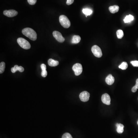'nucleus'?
I'll return each mask as SVG.
<instances>
[{
    "mask_svg": "<svg viewBox=\"0 0 138 138\" xmlns=\"http://www.w3.org/2000/svg\"><path fill=\"white\" fill-rule=\"evenodd\" d=\"M116 126L117 127V131L118 133L119 134H122L123 132V128L124 126L121 123H117L116 124Z\"/></svg>",
    "mask_w": 138,
    "mask_h": 138,
    "instance_id": "2eb2a0df",
    "label": "nucleus"
},
{
    "mask_svg": "<svg viewBox=\"0 0 138 138\" xmlns=\"http://www.w3.org/2000/svg\"><path fill=\"white\" fill-rule=\"evenodd\" d=\"M92 52L96 57L100 58L103 55L101 50L97 45H94L91 48Z\"/></svg>",
    "mask_w": 138,
    "mask_h": 138,
    "instance_id": "20e7f679",
    "label": "nucleus"
},
{
    "mask_svg": "<svg viewBox=\"0 0 138 138\" xmlns=\"http://www.w3.org/2000/svg\"><path fill=\"white\" fill-rule=\"evenodd\" d=\"M22 34L32 41L37 40V34L34 30L30 28H26L22 31Z\"/></svg>",
    "mask_w": 138,
    "mask_h": 138,
    "instance_id": "f257e3e1",
    "label": "nucleus"
},
{
    "mask_svg": "<svg viewBox=\"0 0 138 138\" xmlns=\"http://www.w3.org/2000/svg\"><path fill=\"white\" fill-rule=\"evenodd\" d=\"M137 88L136 87H135V86H134V87L132 88V92H136L137 91Z\"/></svg>",
    "mask_w": 138,
    "mask_h": 138,
    "instance_id": "bb28decb",
    "label": "nucleus"
},
{
    "mask_svg": "<svg viewBox=\"0 0 138 138\" xmlns=\"http://www.w3.org/2000/svg\"><path fill=\"white\" fill-rule=\"evenodd\" d=\"M5 69V63L4 62H2L0 63V73H3Z\"/></svg>",
    "mask_w": 138,
    "mask_h": 138,
    "instance_id": "aec40b11",
    "label": "nucleus"
},
{
    "mask_svg": "<svg viewBox=\"0 0 138 138\" xmlns=\"http://www.w3.org/2000/svg\"><path fill=\"white\" fill-rule=\"evenodd\" d=\"M115 79L111 74H109L106 78V83L109 85H111L114 83Z\"/></svg>",
    "mask_w": 138,
    "mask_h": 138,
    "instance_id": "9d476101",
    "label": "nucleus"
},
{
    "mask_svg": "<svg viewBox=\"0 0 138 138\" xmlns=\"http://www.w3.org/2000/svg\"><path fill=\"white\" fill-rule=\"evenodd\" d=\"M62 138H73L71 135L68 133L64 134L62 137Z\"/></svg>",
    "mask_w": 138,
    "mask_h": 138,
    "instance_id": "412c9836",
    "label": "nucleus"
},
{
    "mask_svg": "<svg viewBox=\"0 0 138 138\" xmlns=\"http://www.w3.org/2000/svg\"><path fill=\"white\" fill-rule=\"evenodd\" d=\"M135 87L137 88V89H138V78L137 79V80H136V84L135 85Z\"/></svg>",
    "mask_w": 138,
    "mask_h": 138,
    "instance_id": "cd10ccee",
    "label": "nucleus"
},
{
    "mask_svg": "<svg viewBox=\"0 0 138 138\" xmlns=\"http://www.w3.org/2000/svg\"><path fill=\"white\" fill-rule=\"evenodd\" d=\"M48 65L51 67H54L58 66L59 65V62L55 61L52 59H50L48 61Z\"/></svg>",
    "mask_w": 138,
    "mask_h": 138,
    "instance_id": "f8f14e48",
    "label": "nucleus"
},
{
    "mask_svg": "<svg viewBox=\"0 0 138 138\" xmlns=\"http://www.w3.org/2000/svg\"><path fill=\"white\" fill-rule=\"evenodd\" d=\"M74 1V0H67L66 4L67 5H70L73 3Z\"/></svg>",
    "mask_w": 138,
    "mask_h": 138,
    "instance_id": "393cba45",
    "label": "nucleus"
},
{
    "mask_svg": "<svg viewBox=\"0 0 138 138\" xmlns=\"http://www.w3.org/2000/svg\"><path fill=\"white\" fill-rule=\"evenodd\" d=\"M59 21L61 25L65 28H68L70 27L71 23L69 20L66 16L65 15L60 16Z\"/></svg>",
    "mask_w": 138,
    "mask_h": 138,
    "instance_id": "f03ea898",
    "label": "nucleus"
},
{
    "mask_svg": "<svg viewBox=\"0 0 138 138\" xmlns=\"http://www.w3.org/2000/svg\"><path fill=\"white\" fill-rule=\"evenodd\" d=\"M83 14L86 15V17H87V16L91 15L92 11L89 8H83Z\"/></svg>",
    "mask_w": 138,
    "mask_h": 138,
    "instance_id": "f3484780",
    "label": "nucleus"
},
{
    "mask_svg": "<svg viewBox=\"0 0 138 138\" xmlns=\"http://www.w3.org/2000/svg\"><path fill=\"white\" fill-rule=\"evenodd\" d=\"M41 68L42 70H46V65L44 64H42L41 65Z\"/></svg>",
    "mask_w": 138,
    "mask_h": 138,
    "instance_id": "a878e982",
    "label": "nucleus"
},
{
    "mask_svg": "<svg viewBox=\"0 0 138 138\" xmlns=\"http://www.w3.org/2000/svg\"><path fill=\"white\" fill-rule=\"evenodd\" d=\"M128 64L126 62H123L122 64L119 66V68L123 70H125L128 68Z\"/></svg>",
    "mask_w": 138,
    "mask_h": 138,
    "instance_id": "6ab92c4d",
    "label": "nucleus"
},
{
    "mask_svg": "<svg viewBox=\"0 0 138 138\" xmlns=\"http://www.w3.org/2000/svg\"><path fill=\"white\" fill-rule=\"evenodd\" d=\"M17 71H19L20 72H23L24 71V69L22 66H19L17 65H15L14 67L11 68V71L12 73H15Z\"/></svg>",
    "mask_w": 138,
    "mask_h": 138,
    "instance_id": "9b49d317",
    "label": "nucleus"
},
{
    "mask_svg": "<svg viewBox=\"0 0 138 138\" xmlns=\"http://www.w3.org/2000/svg\"><path fill=\"white\" fill-rule=\"evenodd\" d=\"M134 19V17L132 15H129L126 16L124 19H123V21L125 23H129L133 20Z\"/></svg>",
    "mask_w": 138,
    "mask_h": 138,
    "instance_id": "dca6fc26",
    "label": "nucleus"
},
{
    "mask_svg": "<svg viewBox=\"0 0 138 138\" xmlns=\"http://www.w3.org/2000/svg\"><path fill=\"white\" fill-rule=\"evenodd\" d=\"M117 35L119 39H121L123 38L124 34L123 31L121 30H119L117 31Z\"/></svg>",
    "mask_w": 138,
    "mask_h": 138,
    "instance_id": "a211bd4d",
    "label": "nucleus"
},
{
    "mask_svg": "<svg viewBox=\"0 0 138 138\" xmlns=\"http://www.w3.org/2000/svg\"><path fill=\"white\" fill-rule=\"evenodd\" d=\"M42 76L43 77H46L47 75V72L46 70H42V72L41 73Z\"/></svg>",
    "mask_w": 138,
    "mask_h": 138,
    "instance_id": "5701e85b",
    "label": "nucleus"
},
{
    "mask_svg": "<svg viewBox=\"0 0 138 138\" xmlns=\"http://www.w3.org/2000/svg\"><path fill=\"white\" fill-rule=\"evenodd\" d=\"M72 69L73 71L74 72V74L76 76L80 75L83 71L82 66L80 63L74 64L73 66Z\"/></svg>",
    "mask_w": 138,
    "mask_h": 138,
    "instance_id": "39448f33",
    "label": "nucleus"
},
{
    "mask_svg": "<svg viewBox=\"0 0 138 138\" xmlns=\"http://www.w3.org/2000/svg\"><path fill=\"white\" fill-rule=\"evenodd\" d=\"M119 8L118 5H114L111 6L109 8V10L112 14L117 12L119 11Z\"/></svg>",
    "mask_w": 138,
    "mask_h": 138,
    "instance_id": "ddd939ff",
    "label": "nucleus"
},
{
    "mask_svg": "<svg viewBox=\"0 0 138 138\" xmlns=\"http://www.w3.org/2000/svg\"><path fill=\"white\" fill-rule=\"evenodd\" d=\"M131 63L135 67H138V61H134L131 62Z\"/></svg>",
    "mask_w": 138,
    "mask_h": 138,
    "instance_id": "b1692460",
    "label": "nucleus"
},
{
    "mask_svg": "<svg viewBox=\"0 0 138 138\" xmlns=\"http://www.w3.org/2000/svg\"><path fill=\"white\" fill-rule=\"evenodd\" d=\"M102 101L105 104L109 105L111 104V98L109 94L107 93L103 94L101 97Z\"/></svg>",
    "mask_w": 138,
    "mask_h": 138,
    "instance_id": "1a4fd4ad",
    "label": "nucleus"
},
{
    "mask_svg": "<svg viewBox=\"0 0 138 138\" xmlns=\"http://www.w3.org/2000/svg\"><path fill=\"white\" fill-rule=\"evenodd\" d=\"M90 97V94L87 92L84 91L81 92L80 95V98L82 101L86 102L89 100Z\"/></svg>",
    "mask_w": 138,
    "mask_h": 138,
    "instance_id": "0eeeda50",
    "label": "nucleus"
},
{
    "mask_svg": "<svg viewBox=\"0 0 138 138\" xmlns=\"http://www.w3.org/2000/svg\"><path fill=\"white\" fill-rule=\"evenodd\" d=\"M81 38L80 36L74 35L73 37L71 40V43L73 44H77L80 42Z\"/></svg>",
    "mask_w": 138,
    "mask_h": 138,
    "instance_id": "4468645a",
    "label": "nucleus"
},
{
    "mask_svg": "<svg viewBox=\"0 0 138 138\" xmlns=\"http://www.w3.org/2000/svg\"><path fill=\"white\" fill-rule=\"evenodd\" d=\"M137 124H138V122H137Z\"/></svg>",
    "mask_w": 138,
    "mask_h": 138,
    "instance_id": "c85d7f7f",
    "label": "nucleus"
},
{
    "mask_svg": "<svg viewBox=\"0 0 138 138\" xmlns=\"http://www.w3.org/2000/svg\"><path fill=\"white\" fill-rule=\"evenodd\" d=\"M53 34L54 37L59 42L63 43L65 40V38L63 37L61 33L59 31H54L53 33Z\"/></svg>",
    "mask_w": 138,
    "mask_h": 138,
    "instance_id": "423d86ee",
    "label": "nucleus"
},
{
    "mask_svg": "<svg viewBox=\"0 0 138 138\" xmlns=\"http://www.w3.org/2000/svg\"><path fill=\"white\" fill-rule=\"evenodd\" d=\"M28 2L31 5H34L37 2V0H27Z\"/></svg>",
    "mask_w": 138,
    "mask_h": 138,
    "instance_id": "4be33fe9",
    "label": "nucleus"
},
{
    "mask_svg": "<svg viewBox=\"0 0 138 138\" xmlns=\"http://www.w3.org/2000/svg\"><path fill=\"white\" fill-rule=\"evenodd\" d=\"M17 42L20 47L25 50H28L31 48V45L29 42L22 38H18Z\"/></svg>",
    "mask_w": 138,
    "mask_h": 138,
    "instance_id": "7ed1b4c3",
    "label": "nucleus"
},
{
    "mask_svg": "<svg viewBox=\"0 0 138 138\" xmlns=\"http://www.w3.org/2000/svg\"><path fill=\"white\" fill-rule=\"evenodd\" d=\"M4 14L8 17H12L17 15L18 12L14 10H10L8 11L5 10L4 11Z\"/></svg>",
    "mask_w": 138,
    "mask_h": 138,
    "instance_id": "6e6552de",
    "label": "nucleus"
}]
</instances>
